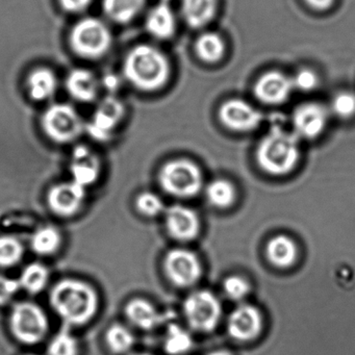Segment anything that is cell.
Returning <instances> with one entry per match:
<instances>
[{
    "mask_svg": "<svg viewBox=\"0 0 355 355\" xmlns=\"http://www.w3.org/2000/svg\"><path fill=\"white\" fill-rule=\"evenodd\" d=\"M126 319L139 329L151 330L162 321V315L157 307L144 298H134L124 307Z\"/></svg>",
    "mask_w": 355,
    "mask_h": 355,
    "instance_id": "19",
    "label": "cell"
},
{
    "mask_svg": "<svg viewBox=\"0 0 355 355\" xmlns=\"http://www.w3.org/2000/svg\"><path fill=\"white\" fill-rule=\"evenodd\" d=\"M163 271L168 282L178 288L195 286L202 275L198 257L190 249L174 248L163 259Z\"/></svg>",
    "mask_w": 355,
    "mask_h": 355,
    "instance_id": "9",
    "label": "cell"
},
{
    "mask_svg": "<svg viewBox=\"0 0 355 355\" xmlns=\"http://www.w3.org/2000/svg\"><path fill=\"white\" fill-rule=\"evenodd\" d=\"M92 0H60L61 7L69 13H82L88 9Z\"/></svg>",
    "mask_w": 355,
    "mask_h": 355,
    "instance_id": "38",
    "label": "cell"
},
{
    "mask_svg": "<svg viewBox=\"0 0 355 355\" xmlns=\"http://www.w3.org/2000/svg\"><path fill=\"white\" fill-rule=\"evenodd\" d=\"M19 290L18 279L0 275V305L9 303Z\"/></svg>",
    "mask_w": 355,
    "mask_h": 355,
    "instance_id": "37",
    "label": "cell"
},
{
    "mask_svg": "<svg viewBox=\"0 0 355 355\" xmlns=\"http://www.w3.org/2000/svg\"><path fill=\"white\" fill-rule=\"evenodd\" d=\"M171 66L165 53L151 45L141 44L128 51L123 61V76L135 88L155 92L170 78Z\"/></svg>",
    "mask_w": 355,
    "mask_h": 355,
    "instance_id": "2",
    "label": "cell"
},
{
    "mask_svg": "<svg viewBox=\"0 0 355 355\" xmlns=\"http://www.w3.org/2000/svg\"><path fill=\"white\" fill-rule=\"evenodd\" d=\"M51 278L49 268L44 263L34 261L24 267L20 274V290L30 295H38L46 288Z\"/></svg>",
    "mask_w": 355,
    "mask_h": 355,
    "instance_id": "24",
    "label": "cell"
},
{
    "mask_svg": "<svg viewBox=\"0 0 355 355\" xmlns=\"http://www.w3.org/2000/svg\"><path fill=\"white\" fill-rule=\"evenodd\" d=\"M123 103L114 96L101 101L92 119L87 125L88 134L98 142H107L124 116Z\"/></svg>",
    "mask_w": 355,
    "mask_h": 355,
    "instance_id": "11",
    "label": "cell"
},
{
    "mask_svg": "<svg viewBox=\"0 0 355 355\" xmlns=\"http://www.w3.org/2000/svg\"><path fill=\"white\" fill-rule=\"evenodd\" d=\"M257 157L259 166L268 173H288L298 162V141L294 135L273 128L259 143Z\"/></svg>",
    "mask_w": 355,
    "mask_h": 355,
    "instance_id": "3",
    "label": "cell"
},
{
    "mask_svg": "<svg viewBox=\"0 0 355 355\" xmlns=\"http://www.w3.org/2000/svg\"><path fill=\"white\" fill-rule=\"evenodd\" d=\"M165 228L170 238L176 242L195 240L200 232V221L194 209L182 205H173L164 211Z\"/></svg>",
    "mask_w": 355,
    "mask_h": 355,
    "instance_id": "12",
    "label": "cell"
},
{
    "mask_svg": "<svg viewBox=\"0 0 355 355\" xmlns=\"http://www.w3.org/2000/svg\"><path fill=\"white\" fill-rule=\"evenodd\" d=\"M130 355H151V354H149V353L140 352V353H132V354H130Z\"/></svg>",
    "mask_w": 355,
    "mask_h": 355,
    "instance_id": "42",
    "label": "cell"
},
{
    "mask_svg": "<svg viewBox=\"0 0 355 355\" xmlns=\"http://www.w3.org/2000/svg\"><path fill=\"white\" fill-rule=\"evenodd\" d=\"M43 132L53 142L69 144L80 138L85 124L76 110L66 103L51 105L41 118Z\"/></svg>",
    "mask_w": 355,
    "mask_h": 355,
    "instance_id": "7",
    "label": "cell"
},
{
    "mask_svg": "<svg viewBox=\"0 0 355 355\" xmlns=\"http://www.w3.org/2000/svg\"><path fill=\"white\" fill-rule=\"evenodd\" d=\"M69 42L76 55L84 59L96 60L110 51L113 37L105 22L88 17L76 22L70 32Z\"/></svg>",
    "mask_w": 355,
    "mask_h": 355,
    "instance_id": "5",
    "label": "cell"
},
{
    "mask_svg": "<svg viewBox=\"0 0 355 355\" xmlns=\"http://www.w3.org/2000/svg\"><path fill=\"white\" fill-rule=\"evenodd\" d=\"M24 254V244L19 239L12 236H0V267H14L20 263Z\"/></svg>",
    "mask_w": 355,
    "mask_h": 355,
    "instance_id": "31",
    "label": "cell"
},
{
    "mask_svg": "<svg viewBox=\"0 0 355 355\" xmlns=\"http://www.w3.org/2000/svg\"><path fill=\"white\" fill-rule=\"evenodd\" d=\"M146 30L151 36L159 40H167L176 30V19L173 11L167 3L155 6L146 19Z\"/></svg>",
    "mask_w": 355,
    "mask_h": 355,
    "instance_id": "20",
    "label": "cell"
},
{
    "mask_svg": "<svg viewBox=\"0 0 355 355\" xmlns=\"http://www.w3.org/2000/svg\"><path fill=\"white\" fill-rule=\"evenodd\" d=\"M49 304L67 327L90 323L99 309V296L94 286L76 278L59 280L49 292Z\"/></svg>",
    "mask_w": 355,
    "mask_h": 355,
    "instance_id": "1",
    "label": "cell"
},
{
    "mask_svg": "<svg viewBox=\"0 0 355 355\" xmlns=\"http://www.w3.org/2000/svg\"><path fill=\"white\" fill-rule=\"evenodd\" d=\"M30 245L33 252L39 257H51L61 249L63 236L55 226L44 225L35 230Z\"/></svg>",
    "mask_w": 355,
    "mask_h": 355,
    "instance_id": "23",
    "label": "cell"
},
{
    "mask_svg": "<svg viewBox=\"0 0 355 355\" xmlns=\"http://www.w3.org/2000/svg\"><path fill=\"white\" fill-rule=\"evenodd\" d=\"M66 89L70 96L80 103H92L99 91V82L90 70H72L66 78Z\"/></svg>",
    "mask_w": 355,
    "mask_h": 355,
    "instance_id": "18",
    "label": "cell"
},
{
    "mask_svg": "<svg viewBox=\"0 0 355 355\" xmlns=\"http://www.w3.org/2000/svg\"><path fill=\"white\" fill-rule=\"evenodd\" d=\"M294 90L292 78L280 71H269L261 76L254 85V95L261 103L280 105Z\"/></svg>",
    "mask_w": 355,
    "mask_h": 355,
    "instance_id": "16",
    "label": "cell"
},
{
    "mask_svg": "<svg viewBox=\"0 0 355 355\" xmlns=\"http://www.w3.org/2000/svg\"><path fill=\"white\" fill-rule=\"evenodd\" d=\"M217 0H182L184 21L192 28L207 26L215 17Z\"/></svg>",
    "mask_w": 355,
    "mask_h": 355,
    "instance_id": "21",
    "label": "cell"
},
{
    "mask_svg": "<svg viewBox=\"0 0 355 355\" xmlns=\"http://www.w3.org/2000/svg\"><path fill=\"white\" fill-rule=\"evenodd\" d=\"M331 110L338 117L347 119L355 115V94L350 91H342L332 98Z\"/></svg>",
    "mask_w": 355,
    "mask_h": 355,
    "instance_id": "34",
    "label": "cell"
},
{
    "mask_svg": "<svg viewBox=\"0 0 355 355\" xmlns=\"http://www.w3.org/2000/svg\"><path fill=\"white\" fill-rule=\"evenodd\" d=\"M263 327V318L257 307L241 305L232 311L228 319V332L232 338L242 342L253 340Z\"/></svg>",
    "mask_w": 355,
    "mask_h": 355,
    "instance_id": "17",
    "label": "cell"
},
{
    "mask_svg": "<svg viewBox=\"0 0 355 355\" xmlns=\"http://www.w3.org/2000/svg\"><path fill=\"white\" fill-rule=\"evenodd\" d=\"M294 89L301 92H311L319 86V76L313 70L303 68L292 78Z\"/></svg>",
    "mask_w": 355,
    "mask_h": 355,
    "instance_id": "35",
    "label": "cell"
},
{
    "mask_svg": "<svg viewBox=\"0 0 355 355\" xmlns=\"http://www.w3.org/2000/svg\"><path fill=\"white\" fill-rule=\"evenodd\" d=\"M103 85H105V88L109 89V90H116V89L119 87L120 82L119 78L117 76H114V74H107L105 78H103Z\"/></svg>",
    "mask_w": 355,
    "mask_h": 355,
    "instance_id": "40",
    "label": "cell"
},
{
    "mask_svg": "<svg viewBox=\"0 0 355 355\" xmlns=\"http://www.w3.org/2000/svg\"><path fill=\"white\" fill-rule=\"evenodd\" d=\"M80 348L76 336L67 329L60 330L49 342L47 347L49 355H78Z\"/></svg>",
    "mask_w": 355,
    "mask_h": 355,
    "instance_id": "32",
    "label": "cell"
},
{
    "mask_svg": "<svg viewBox=\"0 0 355 355\" xmlns=\"http://www.w3.org/2000/svg\"><path fill=\"white\" fill-rule=\"evenodd\" d=\"M269 261L277 267L286 268L296 261L297 247L290 238L277 236L267 246Z\"/></svg>",
    "mask_w": 355,
    "mask_h": 355,
    "instance_id": "26",
    "label": "cell"
},
{
    "mask_svg": "<svg viewBox=\"0 0 355 355\" xmlns=\"http://www.w3.org/2000/svg\"><path fill=\"white\" fill-rule=\"evenodd\" d=\"M157 180L162 190L176 199L193 198L203 187L200 168L188 159H174L164 164Z\"/></svg>",
    "mask_w": 355,
    "mask_h": 355,
    "instance_id": "4",
    "label": "cell"
},
{
    "mask_svg": "<svg viewBox=\"0 0 355 355\" xmlns=\"http://www.w3.org/2000/svg\"><path fill=\"white\" fill-rule=\"evenodd\" d=\"M194 340L186 328L170 324L164 340V349L169 355H184L193 348Z\"/></svg>",
    "mask_w": 355,
    "mask_h": 355,
    "instance_id": "28",
    "label": "cell"
},
{
    "mask_svg": "<svg viewBox=\"0 0 355 355\" xmlns=\"http://www.w3.org/2000/svg\"><path fill=\"white\" fill-rule=\"evenodd\" d=\"M105 344L115 354H124L134 347L135 336L128 326L114 323L105 332Z\"/></svg>",
    "mask_w": 355,
    "mask_h": 355,
    "instance_id": "29",
    "label": "cell"
},
{
    "mask_svg": "<svg viewBox=\"0 0 355 355\" xmlns=\"http://www.w3.org/2000/svg\"><path fill=\"white\" fill-rule=\"evenodd\" d=\"M219 119L228 130L246 132L255 130L261 124L263 116L247 101L232 98L220 107Z\"/></svg>",
    "mask_w": 355,
    "mask_h": 355,
    "instance_id": "13",
    "label": "cell"
},
{
    "mask_svg": "<svg viewBox=\"0 0 355 355\" xmlns=\"http://www.w3.org/2000/svg\"><path fill=\"white\" fill-rule=\"evenodd\" d=\"M26 86L28 94L34 101H49L57 91V76L49 68H37L28 76Z\"/></svg>",
    "mask_w": 355,
    "mask_h": 355,
    "instance_id": "22",
    "label": "cell"
},
{
    "mask_svg": "<svg viewBox=\"0 0 355 355\" xmlns=\"http://www.w3.org/2000/svg\"><path fill=\"white\" fill-rule=\"evenodd\" d=\"M87 189L76 182H66L53 184L46 195L49 211L60 218H73L80 213L86 201Z\"/></svg>",
    "mask_w": 355,
    "mask_h": 355,
    "instance_id": "10",
    "label": "cell"
},
{
    "mask_svg": "<svg viewBox=\"0 0 355 355\" xmlns=\"http://www.w3.org/2000/svg\"><path fill=\"white\" fill-rule=\"evenodd\" d=\"M69 170L72 182L88 189L96 184L101 176V161L92 149L86 145H78L72 151Z\"/></svg>",
    "mask_w": 355,
    "mask_h": 355,
    "instance_id": "14",
    "label": "cell"
},
{
    "mask_svg": "<svg viewBox=\"0 0 355 355\" xmlns=\"http://www.w3.org/2000/svg\"><path fill=\"white\" fill-rule=\"evenodd\" d=\"M195 51L201 61L209 64L217 63L225 53V43L216 33H205L197 39Z\"/></svg>",
    "mask_w": 355,
    "mask_h": 355,
    "instance_id": "27",
    "label": "cell"
},
{
    "mask_svg": "<svg viewBox=\"0 0 355 355\" xmlns=\"http://www.w3.org/2000/svg\"><path fill=\"white\" fill-rule=\"evenodd\" d=\"M10 328L14 338L21 344H39L49 329V317L40 305L31 301L17 303L10 315Z\"/></svg>",
    "mask_w": 355,
    "mask_h": 355,
    "instance_id": "6",
    "label": "cell"
},
{
    "mask_svg": "<svg viewBox=\"0 0 355 355\" xmlns=\"http://www.w3.org/2000/svg\"><path fill=\"white\" fill-rule=\"evenodd\" d=\"M137 211L145 218H155L165 211L166 207L163 200L155 193L142 192L135 200Z\"/></svg>",
    "mask_w": 355,
    "mask_h": 355,
    "instance_id": "33",
    "label": "cell"
},
{
    "mask_svg": "<svg viewBox=\"0 0 355 355\" xmlns=\"http://www.w3.org/2000/svg\"><path fill=\"white\" fill-rule=\"evenodd\" d=\"M207 201L218 209H225L234 202L236 191L227 180H217L211 182L205 191Z\"/></svg>",
    "mask_w": 355,
    "mask_h": 355,
    "instance_id": "30",
    "label": "cell"
},
{
    "mask_svg": "<svg viewBox=\"0 0 355 355\" xmlns=\"http://www.w3.org/2000/svg\"><path fill=\"white\" fill-rule=\"evenodd\" d=\"M207 355H232L228 351L225 350H216L213 352L209 353Z\"/></svg>",
    "mask_w": 355,
    "mask_h": 355,
    "instance_id": "41",
    "label": "cell"
},
{
    "mask_svg": "<svg viewBox=\"0 0 355 355\" xmlns=\"http://www.w3.org/2000/svg\"><path fill=\"white\" fill-rule=\"evenodd\" d=\"M145 3L146 0H103V8L110 19L124 24L135 19Z\"/></svg>",
    "mask_w": 355,
    "mask_h": 355,
    "instance_id": "25",
    "label": "cell"
},
{
    "mask_svg": "<svg viewBox=\"0 0 355 355\" xmlns=\"http://www.w3.org/2000/svg\"><path fill=\"white\" fill-rule=\"evenodd\" d=\"M182 311L191 329L202 334L215 329L222 313L220 301L207 290L191 293L184 300Z\"/></svg>",
    "mask_w": 355,
    "mask_h": 355,
    "instance_id": "8",
    "label": "cell"
},
{
    "mask_svg": "<svg viewBox=\"0 0 355 355\" xmlns=\"http://www.w3.org/2000/svg\"><path fill=\"white\" fill-rule=\"evenodd\" d=\"M305 3L318 11L329 9L334 5V0H304Z\"/></svg>",
    "mask_w": 355,
    "mask_h": 355,
    "instance_id": "39",
    "label": "cell"
},
{
    "mask_svg": "<svg viewBox=\"0 0 355 355\" xmlns=\"http://www.w3.org/2000/svg\"><path fill=\"white\" fill-rule=\"evenodd\" d=\"M26 355H36V354H26Z\"/></svg>",
    "mask_w": 355,
    "mask_h": 355,
    "instance_id": "43",
    "label": "cell"
},
{
    "mask_svg": "<svg viewBox=\"0 0 355 355\" xmlns=\"http://www.w3.org/2000/svg\"><path fill=\"white\" fill-rule=\"evenodd\" d=\"M224 292L232 300H241L249 292V284L240 276H230L223 284Z\"/></svg>",
    "mask_w": 355,
    "mask_h": 355,
    "instance_id": "36",
    "label": "cell"
},
{
    "mask_svg": "<svg viewBox=\"0 0 355 355\" xmlns=\"http://www.w3.org/2000/svg\"><path fill=\"white\" fill-rule=\"evenodd\" d=\"M327 122V110L318 103H303L293 114L295 132L305 139L319 137L325 130Z\"/></svg>",
    "mask_w": 355,
    "mask_h": 355,
    "instance_id": "15",
    "label": "cell"
}]
</instances>
